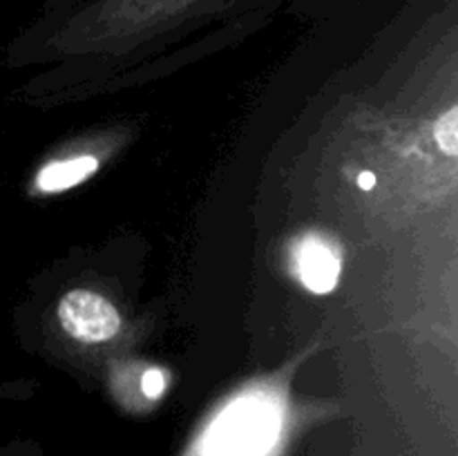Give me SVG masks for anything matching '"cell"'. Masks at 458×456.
I'll return each instance as SVG.
<instances>
[{"label": "cell", "instance_id": "cell-1", "mask_svg": "<svg viewBox=\"0 0 458 456\" xmlns=\"http://www.w3.org/2000/svg\"><path fill=\"white\" fill-rule=\"evenodd\" d=\"M58 320L63 329L81 342H106L121 326V317L110 300L81 289L63 295Z\"/></svg>", "mask_w": 458, "mask_h": 456}, {"label": "cell", "instance_id": "cell-2", "mask_svg": "<svg viewBox=\"0 0 458 456\" xmlns=\"http://www.w3.org/2000/svg\"><path fill=\"white\" fill-rule=\"evenodd\" d=\"M293 266L300 282L311 293L325 295L335 289L343 273V258L338 249L320 235H304L293 249Z\"/></svg>", "mask_w": 458, "mask_h": 456}, {"label": "cell", "instance_id": "cell-3", "mask_svg": "<svg viewBox=\"0 0 458 456\" xmlns=\"http://www.w3.org/2000/svg\"><path fill=\"white\" fill-rule=\"evenodd\" d=\"M98 168L97 156L92 155H81L72 156V159H61L52 161V164L45 165L43 170L36 177V188L40 192H61L67 188L76 186V183L85 182V179L92 177Z\"/></svg>", "mask_w": 458, "mask_h": 456}, {"label": "cell", "instance_id": "cell-4", "mask_svg": "<svg viewBox=\"0 0 458 456\" xmlns=\"http://www.w3.org/2000/svg\"><path fill=\"white\" fill-rule=\"evenodd\" d=\"M434 137H437V143L441 146L443 152L458 156V106L452 107L450 112H445L437 121Z\"/></svg>", "mask_w": 458, "mask_h": 456}, {"label": "cell", "instance_id": "cell-5", "mask_svg": "<svg viewBox=\"0 0 458 456\" xmlns=\"http://www.w3.org/2000/svg\"><path fill=\"white\" fill-rule=\"evenodd\" d=\"M141 387H143V393H146L148 398H159L161 393H164V389H165L164 371L148 369L146 374H143Z\"/></svg>", "mask_w": 458, "mask_h": 456}, {"label": "cell", "instance_id": "cell-6", "mask_svg": "<svg viewBox=\"0 0 458 456\" xmlns=\"http://www.w3.org/2000/svg\"><path fill=\"white\" fill-rule=\"evenodd\" d=\"M358 186H360L362 190H371V188L376 186V174H371L369 170L360 173L358 174Z\"/></svg>", "mask_w": 458, "mask_h": 456}]
</instances>
